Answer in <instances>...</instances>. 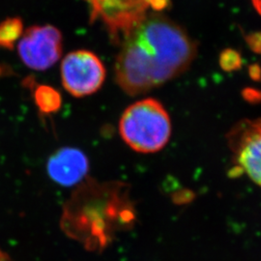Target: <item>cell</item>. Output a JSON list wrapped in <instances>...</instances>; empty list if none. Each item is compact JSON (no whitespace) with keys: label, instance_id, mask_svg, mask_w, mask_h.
<instances>
[{"label":"cell","instance_id":"6da1fadb","mask_svg":"<svg viewBox=\"0 0 261 261\" xmlns=\"http://www.w3.org/2000/svg\"><path fill=\"white\" fill-rule=\"evenodd\" d=\"M196 42L186 30L163 14H149L123 39L115 61V80L137 96L185 73L196 56Z\"/></svg>","mask_w":261,"mask_h":261},{"label":"cell","instance_id":"7a4b0ae2","mask_svg":"<svg viewBox=\"0 0 261 261\" xmlns=\"http://www.w3.org/2000/svg\"><path fill=\"white\" fill-rule=\"evenodd\" d=\"M135 220L128 185L88 178L64 206L61 227L88 251L102 252L118 231L130 228Z\"/></svg>","mask_w":261,"mask_h":261},{"label":"cell","instance_id":"3957f363","mask_svg":"<svg viewBox=\"0 0 261 261\" xmlns=\"http://www.w3.org/2000/svg\"><path fill=\"white\" fill-rule=\"evenodd\" d=\"M122 140L139 153L163 149L171 137V121L164 106L148 98L138 101L124 112L119 122Z\"/></svg>","mask_w":261,"mask_h":261},{"label":"cell","instance_id":"277c9868","mask_svg":"<svg viewBox=\"0 0 261 261\" xmlns=\"http://www.w3.org/2000/svg\"><path fill=\"white\" fill-rule=\"evenodd\" d=\"M60 72L63 87L75 98L97 92L106 79V68L101 59L85 49L67 55L62 60Z\"/></svg>","mask_w":261,"mask_h":261},{"label":"cell","instance_id":"5b68a950","mask_svg":"<svg viewBox=\"0 0 261 261\" xmlns=\"http://www.w3.org/2000/svg\"><path fill=\"white\" fill-rule=\"evenodd\" d=\"M62 34L49 24L28 28L18 44L20 60L36 71H44L55 65L62 56Z\"/></svg>","mask_w":261,"mask_h":261},{"label":"cell","instance_id":"8992f818","mask_svg":"<svg viewBox=\"0 0 261 261\" xmlns=\"http://www.w3.org/2000/svg\"><path fill=\"white\" fill-rule=\"evenodd\" d=\"M227 140L240 169L261 187V119L238 122Z\"/></svg>","mask_w":261,"mask_h":261},{"label":"cell","instance_id":"52a82bcc","mask_svg":"<svg viewBox=\"0 0 261 261\" xmlns=\"http://www.w3.org/2000/svg\"><path fill=\"white\" fill-rule=\"evenodd\" d=\"M88 168V159L84 152L72 147L58 150L47 162L49 177L57 184L65 187L83 182Z\"/></svg>","mask_w":261,"mask_h":261},{"label":"cell","instance_id":"ba28073f","mask_svg":"<svg viewBox=\"0 0 261 261\" xmlns=\"http://www.w3.org/2000/svg\"><path fill=\"white\" fill-rule=\"evenodd\" d=\"M33 98L39 112L42 114L56 113L61 108V95L54 87L46 84L38 85L34 89Z\"/></svg>","mask_w":261,"mask_h":261},{"label":"cell","instance_id":"9c48e42d","mask_svg":"<svg viewBox=\"0 0 261 261\" xmlns=\"http://www.w3.org/2000/svg\"><path fill=\"white\" fill-rule=\"evenodd\" d=\"M23 34V22L19 17H11L0 22V47L13 49Z\"/></svg>","mask_w":261,"mask_h":261},{"label":"cell","instance_id":"30bf717a","mask_svg":"<svg viewBox=\"0 0 261 261\" xmlns=\"http://www.w3.org/2000/svg\"><path fill=\"white\" fill-rule=\"evenodd\" d=\"M236 54L233 51H227L224 56H222V64L226 70L233 69L236 66L235 63H239V58L235 59Z\"/></svg>","mask_w":261,"mask_h":261},{"label":"cell","instance_id":"8fae6325","mask_svg":"<svg viewBox=\"0 0 261 261\" xmlns=\"http://www.w3.org/2000/svg\"><path fill=\"white\" fill-rule=\"evenodd\" d=\"M252 2H253L254 7L261 14V0H252Z\"/></svg>","mask_w":261,"mask_h":261},{"label":"cell","instance_id":"7c38bea8","mask_svg":"<svg viewBox=\"0 0 261 261\" xmlns=\"http://www.w3.org/2000/svg\"><path fill=\"white\" fill-rule=\"evenodd\" d=\"M0 261H9V257L0 251Z\"/></svg>","mask_w":261,"mask_h":261}]
</instances>
